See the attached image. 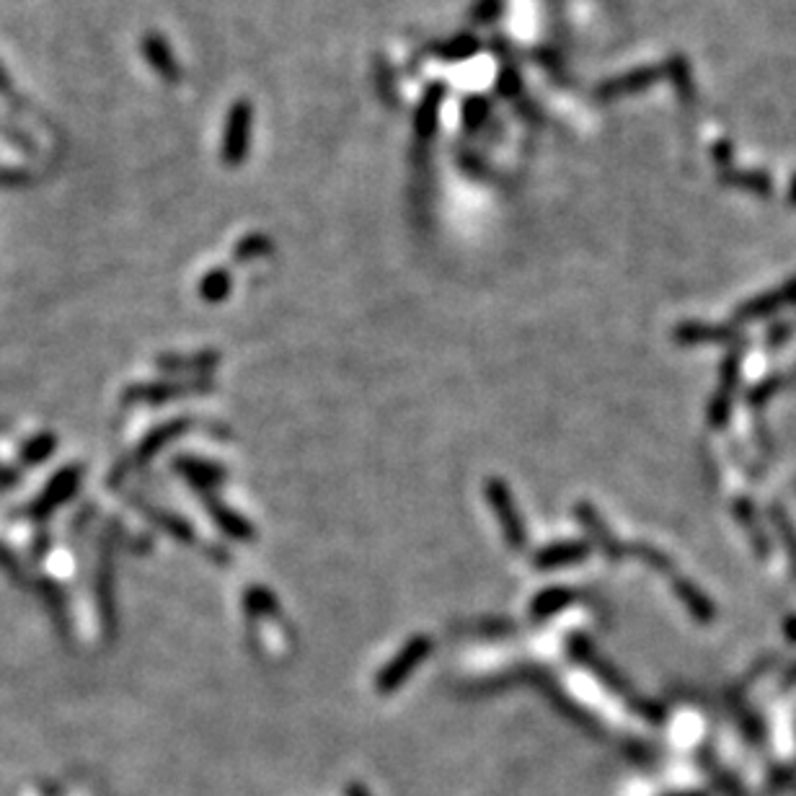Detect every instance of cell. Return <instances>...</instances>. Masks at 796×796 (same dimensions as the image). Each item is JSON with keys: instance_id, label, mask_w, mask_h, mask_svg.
<instances>
[{"instance_id": "cell-5", "label": "cell", "mask_w": 796, "mask_h": 796, "mask_svg": "<svg viewBox=\"0 0 796 796\" xmlns=\"http://www.w3.org/2000/svg\"><path fill=\"white\" fill-rule=\"evenodd\" d=\"M590 543L582 541H564V543H554V546L543 548L538 554L533 556V566L538 572H551V569H561V566L577 564V561L587 559L590 556Z\"/></svg>"}, {"instance_id": "cell-7", "label": "cell", "mask_w": 796, "mask_h": 796, "mask_svg": "<svg viewBox=\"0 0 796 796\" xmlns=\"http://www.w3.org/2000/svg\"><path fill=\"white\" fill-rule=\"evenodd\" d=\"M675 339L680 344H722V342H734L740 336L734 334V329L729 326H711V324H680L675 329Z\"/></svg>"}, {"instance_id": "cell-1", "label": "cell", "mask_w": 796, "mask_h": 796, "mask_svg": "<svg viewBox=\"0 0 796 796\" xmlns=\"http://www.w3.org/2000/svg\"><path fill=\"white\" fill-rule=\"evenodd\" d=\"M430 652H432L430 636L424 634L411 636V639L404 644V649H401V652L383 667V672H380L378 678H375V691H378L380 696H388V693L396 691L398 685H404L406 680H409L414 667L422 665V662L430 657Z\"/></svg>"}, {"instance_id": "cell-14", "label": "cell", "mask_w": 796, "mask_h": 796, "mask_svg": "<svg viewBox=\"0 0 796 796\" xmlns=\"http://www.w3.org/2000/svg\"><path fill=\"white\" fill-rule=\"evenodd\" d=\"M187 473L192 479H197L202 486H215L218 481L225 479V471L212 463H187Z\"/></svg>"}, {"instance_id": "cell-17", "label": "cell", "mask_w": 796, "mask_h": 796, "mask_svg": "<svg viewBox=\"0 0 796 796\" xmlns=\"http://www.w3.org/2000/svg\"><path fill=\"white\" fill-rule=\"evenodd\" d=\"M789 202H794L796 205V174L791 176V181H789Z\"/></svg>"}, {"instance_id": "cell-9", "label": "cell", "mask_w": 796, "mask_h": 796, "mask_svg": "<svg viewBox=\"0 0 796 796\" xmlns=\"http://www.w3.org/2000/svg\"><path fill=\"white\" fill-rule=\"evenodd\" d=\"M577 597L579 595L572 587H551V590L541 592V595L535 597L533 608H530V618L533 621H546V618H551L559 610L569 608Z\"/></svg>"}, {"instance_id": "cell-11", "label": "cell", "mask_w": 796, "mask_h": 796, "mask_svg": "<svg viewBox=\"0 0 796 796\" xmlns=\"http://www.w3.org/2000/svg\"><path fill=\"white\" fill-rule=\"evenodd\" d=\"M207 507H210V512L215 515V520H218V525L228 535H233L238 541H251V538H256V530L251 528L241 515H236L233 510H225L223 504L215 502V499H207Z\"/></svg>"}, {"instance_id": "cell-15", "label": "cell", "mask_w": 796, "mask_h": 796, "mask_svg": "<svg viewBox=\"0 0 796 796\" xmlns=\"http://www.w3.org/2000/svg\"><path fill=\"white\" fill-rule=\"evenodd\" d=\"M228 293H231V280H228V274L225 272L210 274L205 280V285H202V295H205V300H212V303L223 300Z\"/></svg>"}, {"instance_id": "cell-10", "label": "cell", "mask_w": 796, "mask_h": 796, "mask_svg": "<svg viewBox=\"0 0 796 796\" xmlns=\"http://www.w3.org/2000/svg\"><path fill=\"white\" fill-rule=\"evenodd\" d=\"M722 181L729 184V187L745 189V192L760 194V197H771L773 192L771 176L763 174V171H734V168H724Z\"/></svg>"}, {"instance_id": "cell-4", "label": "cell", "mask_w": 796, "mask_h": 796, "mask_svg": "<svg viewBox=\"0 0 796 796\" xmlns=\"http://www.w3.org/2000/svg\"><path fill=\"white\" fill-rule=\"evenodd\" d=\"M786 305H796V277L794 280L784 282L778 290H771V293H763L760 298L747 300L745 305L737 308V321H758V318L771 316V313H778Z\"/></svg>"}, {"instance_id": "cell-8", "label": "cell", "mask_w": 796, "mask_h": 796, "mask_svg": "<svg viewBox=\"0 0 796 796\" xmlns=\"http://www.w3.org/2000/svg\"><path fill=\"white\" fill-rule=\"evenodd\" d=\"M675 595H678L680 600H683V605L688 608V613H691V616L696 618V621H701V623L714 621V616H716L714 603H711L709 597L703 595V592L698 590V587L693 585V582L675 577Z\"/></svg>"}, {"instance_id": "cell-16", "label": "cell", "mask_w": 796, "mask_h": 796, "mask_svg": "<svg viewBox=\"0 0 796 796\" xmlns=\"http://www.w3.org/2000/svg\"><path fill=\"white\" fill-rule=\"evenodd\" d=\"M786 636H789L791 641H796V616L789 618V623H786Z\"/></svg>"}, {"instance_id": "cell-2", "label": "cell", "mask_w": 796, "mask_h": 796, "mask_svg": "<svg viewBox=\"0 0 796 796\" xmlns=\"http://www.w3.org/2000/svg\"><path fill=\"white\" fill-rule=\"evenodd\" d=\"M486 497H489V504H492L494 515L499 517V525H502V533L510 543L512 551H523L528 546V533H525V525L520 520V512L515 507V499H512L510 489L504 484L502 479H489L486 484Z\"/></svg>"}, {"instance_id": "cell-12", "label": "cell", "mask_w": 796, "mask_h": 796, "mask_svg": "<svg viewBox=\"0 0 796 796\" xmlns=\"http://www.w3.org/2000/svg\"><path fill=\"white\" fill-rule=\"evenodd\" d=\"M246 610L254 613V616H280L277 597L264 590V587H249V592H246Z\"/></svg>"}, {"instance_id": "cell-6", "label": "cell", "mask_w": 796, "mask_h": 796, "mask_svg": "<svg viewBox=\"0 0 796 796\" xmlns=\"http://www.w3.org/2000/svg\"><path fill=\"white\" fill-rule=\"evenodd\" d=\"M577 517L582 520V523L587 525V530H590V535L595 538V543H600V548L605 551V556H610V559H623V556L629 554V548L623 546V543L616 541V535H613L608 528H605L603 520L597 517V512L592 510L590 504L579 502L577 504Z\"/></svg>"}, {"instance_id": "cell-3", "label": "cell", "mask_w": 796, "mask_h": 796, "mask_svg": "<svg viewBox=\"0 0 796 796\" xmlns=\"http://www.w3.org/2000/svg\"><path fill=\"white\" fill-rule=\"evenodd\" d=\"M740 349H734V352H729V357L724 360L722 365V383H719V391L714 393V398H711L709 404V422L711 427H724L729 419V414H732V396H734V388H737V380H740Z\"/></svg>"}, {"instance_id": "cell-13", "label": "cell", "mask_w": 796, "mask_h": 796, "mask_svg": "<svg viewBox=\"0 0 796 796\" xmlns=\"http://www.w3.org/2000/svg\"><path fill=\"white\" fill-rule=\"evenodd\" d=\"M243 130H246V109H236V114H233V122H231V132H228V145H225V150H228V158H241L243 153Z\"/></svg>"}, {"instance_id": "cell-18", "label": "cell", "mask_w": 796, "mask_h": 796, "mask_svg": "<svg viewBox=\"0 0 796 796\" xmlns=\"http://www.w3.org/2000/svg\"><path fill=\"white\" fill-rule=\"evenodd\" d=\"M349 796H367V791L362 786H349Z\"/></svg>"}]
</instances>
